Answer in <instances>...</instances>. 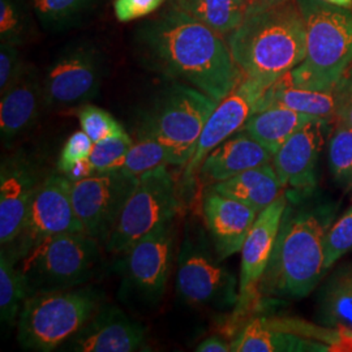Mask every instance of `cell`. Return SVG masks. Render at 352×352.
Listing matches in <instances>:
<instances>
[{
    "label": "cell",
    "instance_id": "484cf974",
    "mask_svg": "<svg viewBox=\"0 0 352 352\" xmlns=\"http://www.w3.org/2000/svg\"><path fill=\"white\" fill-rule=\"evenodd\" d=\"M316 119L318 118L280 106H270L252 113L243 129L274 155L294 133Z\"/></svg>",
    "mask_w": 352,
    "mask_h": 352
},
{
    "label": "cell",
    "instance_id": "2e32d148",
    "mask_svg": "<svg viewBox=\"0 0 352 352\" xmlns=\"http://www.w3.org/2000/svg\"><path fill=\"white\" fill-rule=\"evenodd\" d=\"M148 330L120 308L102 305L88 324L65 342L62 351L135 352L149 350Z\"/></svg>",
    "mask_w": 352,
    "mask_h": 352
},
{
    "label": "cell",
    "instance_id": "3957f363",
    "mask_svg": "<svg viewBox=\"0 0 352 352\" xmlns=\"http://www.w3.org/2000/svg\"><path fill=\"white\" fill-rule=\"evenodd\" d=\"M227 43L243 75L273 85L307 54V29L296 0L245 16Z\"/></svg>",
    "mask_w": 352,
    "mask_h": 352
},
{
    "label": "cell",
    "instance_id": "d4e9b609",
    "mask_svg": "<svg viewBox=\"0 0 352 352\" xmlns=\"http://www.w3.org/2000/svg\"><path fill=\"white\" fill-rule=\"evenodd\" d=\"M270 106H280L291 109L298 113H305L318 119H325L336 123L337 103L333 91H316L309 89L296 88L289 84L286 75L265 91L264 96L257 103L256 111L264 110ZM254 111V113H256Z\"/></svg>",
    "mask_w": 352,
    "mask_h": 352
},
{
    "label": "cell",
    "instance_id": "d6a6232c",
    "mask_svg": "<svg viewBox=\"0 0 352 352\" xmlns=\"http://www.w3.org/2000/svg\"><path fill=\"white\" fill-rule=\"evenodd\" d=\"M77 118L81 129L93 140L94 144L126 133V129L111 113L93 104L80 106L77 110Z\"/></svg>",
    "mask_w": 352,
    "mask_h": 352
},
{
    "label": "cell",
    "instance_id": "f1b7e54d",
    "mask_svg": "<svg viewBox=\"0 0 352 352\" xmlns=\"http://www.w3.org/2000/svg\"><path fill=\"white\" fill-rule=\"evenodd\" d=\"M162 164H168L166 149L153 135L141 129L138 141H133L131 149L113 170L139 177Z\"/></svg>",
    "mask_w": 352,
    "mask_h": 352
},
{
    "label": "cell",
    "instance_id": "b9f144b4",
    "mask_svg": "<svg viewBox=\"0 0 352 352\" xmlns=\"http://www.w3.org/2000/svg\"><path fill=\"white\" fill-rule=\"evenodd\" d=\"M324 1L340 6V7H344V8H351L352 7V0H324Z\"/></svg>",
    "mask_w": 352,
    "mask_h": 352
},
{
    "label": "cell",
    "instance_id": "7a4b0ae2",
    "mask_svg": "<svg viewBox=\"0 0 352 352\" xmlns=\"http://www.w3.org/2000/svg\"><path fill=\"white\" fill-rule=\"evenodd\" d=\"M287 204L274 250L260 283V298L299 300L311 295L322 277L324 244L338 205L315 197L299 196Z\"/></svg>",
    "mask_w": 352,
    "mask_h": 352
},
{
    "label": "cell",
    "instance_id": "d6986e66",
    "mask_svg": "<svg viewBox=\"0 0 352 352\" xmlns=\"http://www.w3.org/2000/svg\"><path fill=\"white\" fill-rule=\"evenodd\" d=\"M202 213L214 252L222 261L241 251L258 215L251 206L213 188L204 199Z\"/></svg>",
    "mask_w": 352,
    "mask_h": 352
},
{
    "label": "cell",
    "instance_id": "ac0fdd59",
    "mask_svg": "<svg viewBox=\"0 0 352 352\" xmlns=\"http://www.w3.org/2000/svg\"><path fill=\"white\" fill-rule=\"evenodd\" d=\"M331 124L325 119H316L294 133L273 155L272 164L285 189L299 196L315 193L318 155L325 131Z\"/></svg>",
    "mask_w": 352,
    "mask_h": 352
},
{
    "label": "cell",
    "instance_id": "1f68e13d",
    "mask_svg": "<svg viewBox=\"0 0 352 352\" xmlns=\"http://www.w3.org/2000/svg\"><path fill=\"white\" fill-rule=\"evenodd\" d=\"M32 33L24 0H0V39L20 46Z\"/></svg>",
    "mask_w": 352,
    "mask_h": 352
},
{
    "label": "cell",
    "instance_id": "7bdbcfd3",
    "mask_svg": "<svg viewBox=\"0 0 352 352\" xmlns=\"http://www.w3.org/2000/svg\"><path fill=\"white\" fill-rule=\"evenodd\" d=\"M347 85H349V88L351 89L352 91V65L350 67V69L347 71V74L343 76V78H342Z\"/></svg>",
    "mask_w": 352,
    "mask_h": 352
},
{
    "label": "cell",
    "instance_id": "f546056e",
    "mask_svg": "<svg viewBox=\"0 0 352 352\" xmlns=\"http://www.w3.org/2000/svg\"><path fill=\"white\" fill-rule=\"evenodd\" d=\"M38 20L46 29H60L77 21L97 0H32Z\"/></svg>",
    "mask_w": 352,
    "mask_h": 352
},
{
    "label": "cell",
    "instance_id": "ba28073f",
    "mask_svg": "<svg viewBox=\"0 0 352 352\" xmlns=\"http://www.w3.org/2000/svg\"><path fill=\"white\" fill-rule=\"evenodd\" d=\"M208 239L196 223L186 228L176 263V289L192 307L223 311L236 305L239 282L221 264L222 260L212 252Z\"/></svg>",
    "mask_w": 352,
    "mask_h": 352
},
{
    "label": "cell",
    "instance_id": "836d02e7",
    "mask_svg": "<svg viewBox=\"0 0 352 352\" xmlns=\"http://www.w3.org/2000/svg\"><path fill=\"white\" fill-rule=\"evenodd\" d=\"M350 251H352V206L327 231L324 244L325 273Z\"/></svg>",
    "mask_w": 352,
    "mask_h": 352
},
{
    "label": "cell",
    "instance_id": "277c9868",
    "mask_svg": "<svg viewBox=\"0 0 352 352\" xmlns=\"http://www.w3.org/2000/svg\"><path fill=\"white\" fill-rule=\"evenodd\" d=\"M307 29V54L286 77L296 88L333 91L352 65V12L324 0H296Z\"/></svg>",
    "mask_w": 352,
    "mask_h": 352
},
{
    "label": "cell",
    "instance_id": "6da1fadb",
    "mask_svg": "<svg viewBox=\"0 0 352 352\" xmlns=\"http://www.w3.org/2000/svg\"><path fill=\"white\" fill-rule=\"evenodd\" d=\"M138 43L164 75L188 82L218 103L244 77L222 34L175 4L140 28Z\"/></svg>",
    "mask_w": 352,
    "mask_h": 352
},
{
    "label": "cell",
    "instance_id": "ab89813d",
    "mask_svg": "<svg viewBox=\"0 0 352 352\" xmlns=\"http://www.w3.org/2000/svg\"><path fill=\"white\" fill-rule=\"evenodd\" d=\"M197 352H228L231 351V342L221 336H210L202 340L195 349Z\"/></svg>",
    "mask_w": 352,
    "mask_h": 352
},
{
    "label": "cell",
    "instance_id": "52a82bcc",
    "mask_svg": "<svg viewBox=\"0 0 352 352\" xmlns=\"http://www.w3.org/2000/svg\"><path fill=\"white\" fill-rule=\"evenodd\" d=\"M217 104L201 90L176 82L160 94L141 129L160 141L168 164L186 167Z\"/></svg>",
    "mask_w": 352,
    "mask_h": 352
},
{
    "label": "cell",
    "instance_id": "7402d4cb",
    "mask_svg": "<svg viewBox=\"0 0 352 352\" xmlns=\"http://www.w3.org/2000/svg\"><path fill=\"white\" fill-rule=\"evenodd\" d=\"M214 190L243 202L256 212H263L286 190L272 162L243 171L227 180L215 183Z\"/></svg>",
    "mask_w": 352,
    "mask_h": 352
},
{
    "label": "cell",
    "instance_id": "44dd1931",
    "mask_svg": "<svg viewBox=\"0 0 352 352\" xmlns=\"http://www.w3.org/2000/svg\"><path fill=\"white\" fill-rule=\"evenodd\" d=\"M272 160L273 154L241 128L206 155L200 174L215 184Z\"/></svg>",
    "mask_w": 352,
    "mask_h": 352
},
{
    "label": "cell",
    "instance_id": "603a6c76",
    "mask_svg": "<svg viewBox=\"0 0 352 352\" xmlns=\"http://www.w3.org/2000/svg\"><path fill=\"white\" fill-rule=\"evenodd\" d=\"M316 318L322 327L352 331V261L337 266L321 283Z\"/></svg>",
    "mask_w": 352,
    "mask_h": 352
},
{
    "label": "cell",
    "instance_id": "8d00e7d4",
    "mask_svg": "<svg viewBox=\"0 0 352 352\" xmlns=\"http://www.w3.org/2000/svg\"><path fill=\"white\" fill-rule=\"evenodd\" d=\"M25 67L19 46L10 42L0 43V94L12 85Z\"/></svg>",
    "mask_w": 352,
    "mask_h": 352
},
{
    "label": "cell",
    "instance_id": "74e56055",
    "mask_svg": "<svg viewBox=\"0 0 352 352\" xmlns=\"http://www.w3.org/2000/svg\"><path fill=\"white\" fill-rule=\"evenodd\" d=\"M162 3L164 0H113V11L120 23H128L157 11Z\"/></svg>",
    "mask_w": 352,
    "mask_h": 352
},
{
    "label": "cell",
    "instance_id": "5b68a950",
    "mask_svg": "<svg viewBox=\"0 0 352 352\" xmlns=\"http://www.w3.org/2000/svg\"><path fill=\"white\" fill-rule=\"evenodd\" d=\"M103 305L94 286L29 295L17 320V340L26 351L60 350Z\"/></svg>",
    "mask_w": 352,
    "mask_h": 352
},
{
    "label": "cell",
    "instance_id": "d590c367",
    "mask_svg": "<svg viewBox=\"0 0 352 352\" xmlns=\"http://www.w3.org/2000/svg\"><path fill=\"white\" fill-rule=\"evenodd\" d=\"M93 145V140L82 129L72 133L64 142L59 154L58 171L67 174L75 164L88 161Z\"/></svg>",
    "mask_w": 352,
    "mask_h": 352
},
{
    "label": "cell",
    "instance_id": "4dcf8cb0",
    "mask_svg": "<svg viewBox=\"0 0 352 352\" xmlns=\"http://www.w3.org/2000/svg\"><path fill=\"white\" fill-rule=\"evenodd\" d=\"M329 168L340 186L352 184V129L336 122L329 141Z\"/></svg>",
    "mask_w": 352,
    "mask_h": 352
},
{
    "label": "cell",
    "instance_id": "e575fe53",
    "mask_svg": "<svg viewBox=\"0 0 352 352\" xmlns=\"http://www.w3.org/2000/svg\"><path fill=\"white\" fill-rule=\"evenodd\" d=\"M132 145L133 139L126 132L122 136L96 142L89 157L93 174L113 171V167L122 161Z\"/></svg>",
    "mask_w": 352,
    "mask_h": 352
},
{
    "label": "cell",
    "instance_id": "4316f807",
    "mask_svg": "<svg viewBox=\"0 0 352 352\" xmlns=\"http://www.w3.org/2000/svg\"><path fill=\"white\" fill-rule=\"evenodd\" d=\"M174 4L222 36L231 34L247 16L245 0H174Z\"/></svg>",
    "mask_w": 352,
    "mask_h": 352
},
{
    "label": "cell",
    "instance_id": "9c48e42d",
    "mask_svg": "<svg viewBox=\"0 0 352 352\" xmlns=\"http://www.w3.org/2000/svg\"><path fill=\"white\" fill-rule=\"evenodd\" d=\"M177 209L175 180L167 164L142 174L104 244L106 251L123 254L154 228L175 219Z\"/></svg>",
    "mask_w": 352,
    "mask_h": 352
},
{
    "label": "cell",
    "instance_id": "e0dca14e",
    "mask_svg": "<svg viewBox=\"0 0 352 352\" xmlns=\"http://www.w3.org/2000/svg\"><path fill=\"white\" fill-rule=\"evenodd\" d=\"M43 177L21 153L3 158L0 166V244L7 248L20 235Z\"/></svg>",
    "mask_w": 352,
    "mask_h": 352
},
{
    "label": "cell",
    "instance_id": "ffe728a7",
    "mask_svg": "<svg viewBox=\"0 0 352 352\" xmlns=\"http://www.w3.org/2000/svg\"><path fill=\"white\" fill-rule=\"evenodd\" d=\"M42 109H45L43 78L33 65L25 64L16 81L1 94L0 135L3 144L10 145L33 126Z\"/></svg>",
    "mask_w": 352,
    "mask_h": 352
},
{
    "label": "cell",
    "instance_id": "60d3db41",
    "mask_svg": "<svg viewBox=\"0 0 352 352\" xmlns=\"http://www.w3.org/2000/svg\"><path fill=\"white\" fill-rule=\"evenodd\" d=\"M289 0H245L247 4V16L253 13L263 12L266 10L282 6Z\"/></svg>",
    "mask_w": 352,
    "mask_h": 352
},
{
    "label": "cell",
    "instance_id": "8fae6325",
    "mask_svg": "<svg viewBox=\"0 0 352 352\" xmlns=\"http://www.w3.org/2000/svg\"><path fill=\"white\" fill-rule=\"evenodd\" d=\"M72 182L62 174L45 176L17 239L7 248L16 263L42 240L67 232H84L71 197Z\"/></svg>",
    "mask_w": 352,
    "mask_h": 352
},
{
    "label": "cell",
    "instance_id": "4fadbf2b",
    "mask_svg": "<svg viewBox=\"0 0 352 352\" xmlns=\"http://www.w3.org/2000/svg\"><path fill=\"white\" fill-rule=\"evenodd\" d=\"M175 236V219H171L123 253L124 286L141 302L162 300L173 269Z\"/></svg>",
    "mask_w": 352,
    "mask_h": 352
},
{
    "label": "cell",
    "instance_id": "5bb4252c",
    "mask_svg": "<svg viewBox=\"0 0 352 352\" xmlns=\"http://www.w3.org/2000/svg\"><path fill=\"white\" fill-rule=\"evenodd\" d=\"M270 87L263 80L244 76L239 85L217 104L202 129L196 151L184 167V183L192 184L206 155L225 140L239 132Z\"/></svg>",
    "mask_w": 352,
    "mask_h": 352
},
{
    "label": "cell",
    "instance_id": "f35d334b",
    "mask_svg": "<svg viewBox=\"0 0 352 352\" xmlns=\"http://www.w3.org/2000/svg\"><path fill=\"white\" fill-rule=\"evenodd\" d=\"M336 103H337V119L336 122H340L352 129V91L349 85L340 80V84L334 89Z\"/></svg>",
    "mask_w": 352,
    "mask_h": 352
},
{
    "label": "cell",
    "instance_id": "83f0119b",
    "mask_svg": "<svg viewBox=\"0 0 352 352\" xmlns=\"http://www.w3.org/2000/svg\"><path fill=\"white\" fill-rule=\"evenodd\" d=\"M29 296L25 279L16 260L1 248L0 253V320L6 327L17 325L23 305Z\"/></svg>",
    "mask_w": 352,
    "mask_h": 352
},
{
    "label": "cell",
    "instance_id": "9a60e30c",
    "mask_svg": "<svg viewBox=\"0 0 352 352\" xmlns=\"http://www.w3.org/2000/svg\"><path fill=\"white\" fill-rule=\"evenodd\" d=\"M287 204V192H283L276 201L260 212L240 251L241 261L238 287L239 299L235 305L236 316H244L250 312L260 299V283L274 250Z\"/></svg>",
    "mask_w": 352,
    "mask_h": 352
},
{
    "label": "cell",
    "instance_id": "cb8c5ba5",
    "mask_svg": "<svg viewBox=\"0 0 352 352\" xmlns=\"http://www.w3.org/2000/svg\"><path fill=\"white\" fill-rule=\"evenodd\" d=\"M329 344L270 327L266 318H252L231 342V351H329Z\"/></svg>",
    "mask_w": 352,
    "mask_h": 352
},
{
    "label": "cell",
    "instance_id": "8992f818",
    "mask_svg": "<svg viewBox=\"0 0 352 352\" xmlns=\"http://www.w3.org/2000/svg\"><path fill=\"white\" fill-rule=\"evenodd\" d=\"M100 244L85 232H67L39 241L17 261L28 294L88 283L101 264Z\"/></svg>",
    "mask_w": 352,
    "mask_h": 352
},
{
    "label": "cell",
    "instance_id": "7c38bea8",
    "mask_svg": "<svg viewBox=\"0 0 352 352\" xmlns=\"http://www.w3.org/2000/svg\"><path fill=\"white\" fill-rule=\"evenodd\" d=\"M138 180L113 170L72 182V204L84 232L106 244Z\"/></svg>",
    "mask_w": 352,
    "mask_h": 352
},
{
    "label": "cell",
    "instance_id": "30bf717a",
    "mask_svg": "<svg viewBox=\"0 0 352 352\" xmlns=\"http://www.w3.org/2000/svg\"><path fill=\"white\" fill-rule=\"evenodd\" d=\"M104 76L101 51L80 43L63 51L43 77L45 109H77L96 98Z\"/></svg>",
    "mask_w": 352,
    "mask_h": 352
}]
</instances>
